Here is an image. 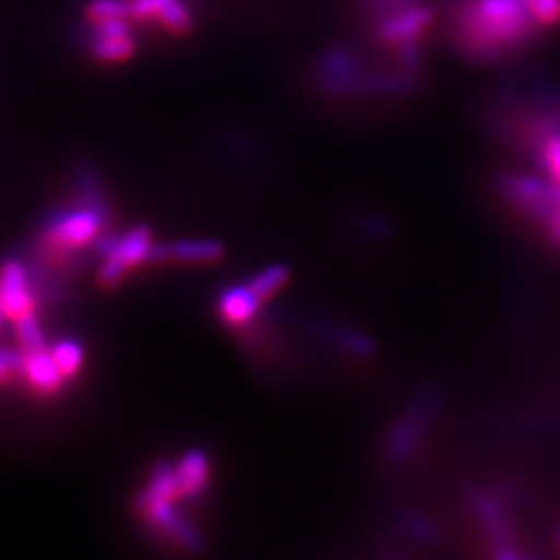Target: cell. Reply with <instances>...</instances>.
I'll use <instances>...</instances> for the list:
<instances>
[{
    "label": "cell",
    "mask_w": 560,
    "mask_h": 560,
    "mask_svg": "<svg viewBox=\"0 0 560 560\" xmlns=\"http://www.w3.org/2000/svg\"><path fill=\"white\" fill-rule=\"evenodd\" d=\"M541 27L521 0H460L453 34L467 57L502 59L536 40Z\"/></svg>",
    "instance_id": "1"
},
{
    "label": "cell",
    "mask_w": 560,
    "mask_h": 560,
    "mask_svg": "<svg viewBox=\"0 0 560 560\" xmlns=\"http://www.w3.org/2000/svg\"><path fill=\"white\" fill-rule=\"evenodd\" d=\"M177 501H180V492L175 465L162 460L152 469L150 480L138 497V511L164 538L187 552H200L206 540L200 529L177 511Z\"/></svg>",
    "instance_id": "2"
},
{
    "label": "cell",
    "mask_w": 560,
    "mask_h": 560,
    "mask_svg": "<svg viewBox=\"0 0 560 560\" xmlns=\"http://www.w3.org/2000/svg\"><path fill=\"white\" fill-rule=\"evenodd\" d=\"M497 187L506 203L540 229L544 235L559 219L560 187L541 175L532 177L525 173H504L497 179Z\"/></svg>",
    "instance_id": "3"
},
{
    "label": "cell",
    "mask_w": 560,
    "mask_h": 560,
    "mask_svg": "<svg viewBox=\"0 0 560 560\" xmlns=\"http://www.w3.org/2000/svg\"><path fill=\"white\" fill-rule=\"evenodd\" d=\"M108 221L110 219H106L92 206L81 203L78 208H65L50 214L44 224L42 237L50 252L71 254L96 245Z\"/></svg>",
    "instance_id": "4"
},
{
    "label": "cell",
    "mask_w": 560,
    "mask_h": 560,
    "mask_svg": "<svg viewBox=\"0 0 560 560\" xmlns=\"http://www.w3.org/2000/svg\"><path fill=\"white\" fill-rule=\"evenodd\" d=\"M98 254L102 256L98 280L104 287H117L133 268L152 261L154 237L148 226H136L120 237H101Z\"/></svg>",
    "instance_id": "5"
},
{
    "label": "cell",
    "mask_w": 560,
    "mask_h": 560,
    "mask_svg": "<svg viewBox=\"0 0 560 560\" xmlns=\"http://www.w3.org/2000/svg\"><path fill=\"white\" fill-rule=\"evenodd\" d=\"M439 411L441 395L436 390H425L411 400L386 439V457L390 463H407L416 455Z\"/></svg>",
    "instance_id": "6"
},
{
    "label": "cell",
    "mask_w": 560,
    "mask_h": 560,
    "mask_svg": "<svg viewBox=\"0 0 560 560\" xmlns=\"http://www.w3.org/2000/svg\"><path fill=\"white\" fill-rule=\"evenodd\" d=\"M469 506L480 521L483 538L488 541V546L492 548V557H497V559H520V557H523V552L517 550L520 541L513 534L506 509L499 501L497 494L486 492V490H476L469 497Z\"/></svg>",
    "instance_id": "7"
},
{
    "label": "cell",
    "mask_w": 560,
    "mask_h": 560,
    "mask_svg": "<svg viewBox=\"0 0 560 560\" xmlns=\"http://www.w3.org/2000/svg\"><path fill=\"white\" fill-rule=\"evenodd\" d=\"M316 81L328 96H355L368 92L370 75L361 71L355 55L347 48H328L316 67Z\"/></svg>",
    "instance_id": "8"
},
{
    "label": "cell",
    "mask_w": 560,
    "mask_h": 560,
    "mask_svg": "<svg viewBox=\"0 0 560 560\" xmlns=\"http://www.w3.org/2000/svg\"><path fill=\"white\" fill-rule=\"evenodd\" d=\"M0 303L9 322L32 316L36 310L30 268L20 258H9L0 266Z\"/></svg>",
    "instance_id": "9"
},
{
    "label": "cell",
    "mask_w": 560,
    "mask_h": 560,
    "mask_svg": "<svg viewBox=\"0 0 560 560\" xmlns=\"http://www.w3.org/2000/svg\"><path fill=\"white\" fill-rule=\"evenodd\" d=\"M434 11L425 4H411L378 23V38L390 48H399L407 42L420 40L421 34L432 25Z\"/></svg>",
    "instance_id": "10"
},
{
    "label": "cell",
    "mask_w": 560,
    "mask_h": 560,
    "mask_svg": "<svg viewBox=\"0 0 560 560\" xmlns=\"http://www.w3.org/2000/svg\"><path fill=\"white\" fill-rule=\"evenodd\" d=\"M226 254L217 240H180L168 245H154L152 261H180V264H217Z\"/></svg>",
    "instance_id": "11"
},
{
    "label": "cell",
    "mask_w": 560,
    "mask_h": 560,
    "mask_svg": "<svg viewBox=\"0 0 560 560\" xmlns=\"http://www.w3.org/2000/svg\"><path fill=\"white\" fill-rule=\"evenodd\" d=\"M261 305L264 301L249 289V284H233L224 289L217 300L219 316L235 328H243L254 322L260 314Z\"/></svg>",
    "instance_id": "12"
},
{
    "label": "cell",
    "mask_w": 560,
    "mask_h": 560,
    "mask_svg": "<svg viewBox=\"0 0 560 560\" xmlns=\"http://www.w3.org/2000/svg\"><path fill=\"white\" fill-rule=\"evenodd\" d=\"M175 476L179 483L180 501L198 499L210 486V478H212L210 457L200 448L187 451L175 465Z\"/></svg>",
    "instance_id": "13"
},
{
    "label": "cell",
    "mask_w": 560,
    "mask_h": 560,
    "mask_svg": "<svg viewBox=\"0 0 560 560\" xmlns=\"http://www.w3.org/2000/svg\"><path fill=\"white\" fill-rule=\"evenodd\" d=\"M21 376L38 395H57L65 384V378L50 355V347L44 351L23 353Z\"/></svg>",
    "instance_id": "14"
},
{
    "label": "cell",
    "mask_w": 560,
    "mask_h": 560,
    "mask_svg": "<svg viewBox=\"0 0 560 560\" xmlns=\"http://www.w3.org/2000/svg\"><path fill=\"white\" fill-rule=\"evenodd\" d=\"M88 50H90V57L98 62L117 65L136 57L138 42L131 34L110 36V38H92L88 40Z\"/></svg>",
    "instance_id": "15"
},
{
    "label": "cell",
    "mask_w": 560,
    "mask_h": 560,
    "mask_svg": "<svg viewBox=\"0 0 560 560\" xmlns=\"http://www.w3.org/2000/svg\"><path fill=\"white\" fill-rule=\"evenodd\" d=\"M536 164L540 168L544 179L560 187V131H552L544 136L532 150Z\"/></svg>",
    "instance_id": "16"
},
{
    "label": "cell",
    "mask_w": 560,
    "mask_h": 560,
    "mask_svg": "<svg viewBox=\"0 0 560 560\" xmlns=\"http://www.w3.org/2000/svg\"><path fill=\"white\" fill-rule=\"evenodd\" d=\"M291 275H293L291 266L277 261V264L266 266L258 275H254L247 284L266 303L270 298H275L280 289L287 287V282L291 280Z\"/></svg>",
    "instance_id": "17"
},
{
    "label": "cell",
    "mask_w": 560,
    "mask_h": 560,
    "mask_svg": "<svg viewBox=\"0 0 560 560\" xmlns=\"http://www.w3.org/2000/svg\"><path fill=\"white\" fill-rule=\"evenodd\" d=\"M50 355L57 363L60 374L65 381H71L80 374L83 365V345L80 340L62 339L50 347Z\"/></svg>",
    "instance_id": "18"
},
{
    "label": "cell",
    "mask_w": 560,
    "mask_h": 560,
    "mask_svg": "<svg viewBox=\"0 0 560 560\" xmlns=\"http://www.w3.org/2000/svg\"><path fill=\"white\" fill-rule=\"evenodd\" d=\"M156 21L173 36H187L194 30V13L185 0H168Z\"/></svg>",
    "instance_id": "19"
},
{
    "label": "cell",
    "mask_w": 560,
    "mask_h": 560,
    "mask_svg": "<svg viewBox=\"0 0 560 560\" xmlns=\"http://www.w3.org/2000/svg\"><path fill=\"white\" fill-rule=\"evenodd\" d=\"M15 335H18V342L23 353H32V351H44L48 349V340L42 330V324L36 318V314L25 316L21 320L15 322Z\"/></svg>",
    "instance_id": "20"
},
{
    "label": "cell",
    "mask_w": 560,
    "mask_h": 560,
    "mask_svg": "<svg viewBox=\"0 0 560 560\" xmlns=\"http://www.w3.org/2000/svg\"><path fill=\"white\" fill-rule=\"evenodd\" d=\"M83 15L85 21H131V2L129 0H90L83 9Z\"/></svg>",
    "instance_id": "21"
},
{
    "label": "cell",
    "mask_w": 560,
    "mask_h": 560,
    "mask_svg": "<svg viewBox=\"0 0 560 560\" xmlns=\"http://www.w3.org/2000/svg\"><path fill=\"white\" fill-rule=\"evenodd\" d=\"M534 21L544 27L560 25V0H521Z\"/></svg>",
    "instance_id": "22"
},
{
    "label": "cell",
    "mask_w": 560,
    "mask_h": 560,
    "mask_svg": "<svg viewBox=\"0 0 560 560\" xmlns=\"http://www.w3.org/2000/svg\"><path fill=\"white\" fill-rule=\"evenodd\" d=\"M23 351L0 347V386L9 384L15 376H21Z\"/></svg>",
    "instance_id": "23"
},
{
    "label": "cell",
    "mask_w": 560,
    "mask_h": 560,
    "mask_svg": "<svg viewBox=\"0 0 560 560\" xmlns=\"http://www.w3.org/2000/svg\"><path fill=\"white\" fill-rule=\"evenodd\" d=\"M129 2H131V21L145 23V21L159 20L162 7L168 0H129Z\"/></svg>",
    "instance_id": "24"
},
{
    "label": "cell",
    "mask_w": 560,
    "mask_h": 560,
    "mask_svg": "<svg viewBox=\"0 0 560 560\" xmlns=\"http://www.w3.org/2000/svg\"><path fill=\"white\" fill-rule=\"evenodd\" d=\"M546 240L550 241V245H555L560 252V214L559 219L552 222V226L546 231Z\"/></svg>",
    "instance_id": "25"
},
{
    "label": "cell",
    "mask_w": 560,
    "mask_h": 560,
    "mask_svg": "<svg viewBox=\"0 0 560 560\" xmlns=\"http://www.w3.org/2000/svg\"><path fill=\"white\" fill-rule=\"evenodd\" d=\"M7 320L4 318V310H2V303H0V326H2V322Z\"/></svg>",
    "instance_id": "26"
},
{
    "label": "cell",
    "mask_w": 560,
    "mask_h": 560,
    "mask_svg": "<svg viewBox=\"0 0 560 560\" xmlns=\"http://www.w3.org/2000/svg\"><path fill=\"white\" fill-rule=\"evenodd\" d=\"M557 544H559V548H560V532H559V538H557Z\"/></svg>",
    "instance_id": "27"
}]
</instances>
